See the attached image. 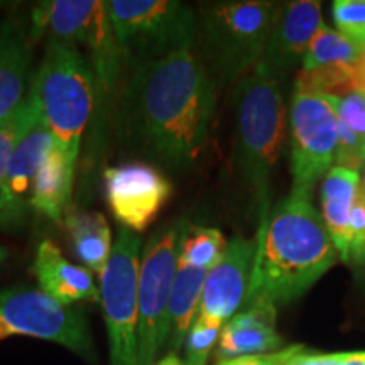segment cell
<instances>
[{
    "label": "cell",
    "instance_id": "obj_1",
    "mask_svg": "<svg viewBox=\"0 0 365 365\" xmlns=\"http://www.w3.org/2000/svg\"><path fill=\"white\" fill-rule=\"evenodd\" d=\"M217 85L193 49L129 71L115 105L117 139L127 153L168 171L198 161L215 115Z\"/></svg>",
    "mask_w": 365,
    "mask_h": 365
},
{
    "label": "cell",
    "instance_id": "obj_2",
    "mask_svg": "<svg viewBox=\"0 0 365 365\" xmlns=\"http://www.w3.org/2000/svg\"><path fill=\"white\" fill-rule=\"evenodd\" d=\"M254 239L252 276L240 309L293 303L340 259L322 213L308 196L287 195L271 208L267 222L255 230Z\"/></svg>",
    "mask_w": 365,
    "mask_h": 365
},
{
    "label": "cell",
    "instance_id": "obj_3",
    "mask_svg": "<svg viewBox=\"0 0 365 365\" xmlns=\"http://www.w3.org/2000/svg\"><path fill=\"white\" fill-rule=\"evenodd\" d=\"M235 166L252 195L257 228L271 213V180L286 129L281 78L261 61L235 88Z\"/></svg>",
    "mask_w": 365,
    "mask_h": 365
},
{
    "label": "cell",
    "instance_id": "obj_4",
    "mask_svg": "<svg viewBox=\"0 0 365 365\" xmlns=\"http://www.w3.org/2000/svg\"><path fill=\"white\" fill-rule=\"evenodd\" d=\"M276 11L266 0L210 2L196 11L200 59L215 85L240 81L262 61Z\"/></svg>",
    "mask_w": 365,
    "mask_h": 365
},
{
    "label": "cell",
    "instance_id": "obj_5",
    "mask_svg": "<svg viewBox=\"0 0 365 365\" xmlns=\"http://www.w3.org/2000/svg\"><path fill=\"white\" fill-rule=\"evenodd\" d=\"M31 95L53 132L56 149L76 168L81 139L97 102L88 59L70 44L48 39Z\"/></svg>",
    "mask_w": 365,
    "mask_h": 365
},
{
    "label": "cell",
    "instance_id": "obj_6",
    "mask_svg": "<svg viewBox=\"0 0 365 365\" xmlns=\"http://www.w3.org/2000/svg\"><path fill=\"white\" fill-rule=\"evenodd\" d=\"M31 36L70 44L88 59L97 83V100L118 97L127 68L103 0H48L31 11Z\"/></svg>",
    "mask_w": 365,
    "mask_h": 365
},
{
    "label": "cell",
    "instance_id": "obj_7",
    "mask_svg": "<svg viewBox=\"0 0 365 365\" xmlns=\"http://www.w3.org/2000/svg\"><path fill=\"white\" fill-rule=\"evenodd\" d=\"M107 9L127 71L195 48L196 11L180 0H108Z\"/></svg>",
    "mask_w": 365,
    "mask_h": 365
},
{
    "label": "cell",
    "instance_id": "obj_8",
    "mask_svg": "<svg viewBox=\"0 0 365 365\" xmlns=\"http://www.w3.org/2000/svg\"><path fill=\"white\" fill-rule=\"evenodd\" d=\"M143 240L120 227L110 261L100 276V303L110 365H139V267Z\"/></svg>",
    "mask_w": 365,
    "mask_h": 365
},
{
    "label": "cell",
    "instance_id": "obj_9",
    "mask_svg": "<svg viewBox=\"0 0 365 365\" xmlns=\"http://www.w3.org/2000/svg\"><path fill=\"white\" fill-rule=\"evenodd\" d=\"M190 223L159 227L144 244L139 267V365H153L166 349V319L178 257Z\"/></svg>",
    "mask_w": 365,
    "mask_h": 365
},
{
    "label": "cell",
    "instance_id": "obj_10",
    "mask_svg": "<svg viewBox=\"0 0 365 365\" xmlns=\"http://www.w3.org/2000/svg\"><path fill=\"white\" fill-rule=\"evenodd\" d=\"M339 112L335 95L294 90L289 107L291 193L312 198L313 188L335 166Z\"/></svg>",
    "mask_w": 365,
    "mask_h": 365
},
{
    "label": "cell",
    "instance_id": "obj_11",
    "mask_svg": "<svg viewBox=\"0 0 365 365\" xmlns=\"http://www.w3.org/2000/svg\"><path fill=\"white\" fill-rule=\"evenodd\" d=\"M11 336L53 341L88 362L97 360L90 327L81 309L58 303L39 287L0 289V340Z\"/></svg>",
    "mask_w": 365,
    "mask_h": 365
},
{
    "label": "cell",
    "instance_id": "obj_12",
    "mask_svg": "<svg viewBox=\"0 0 365 365\" xmlns=\"http://www.w3.org/2000/svg\"><path fill=\"white\" fill-rule=\"evenodd\" d=\"M103 188L113 218L135 234L154 223L173 193L171 182L163 171L144 161L107 168Z\"/></svg>",
    "mask_w": 365,
    "mask_h": 365
},
{
    "label": "cell",
    "instance_id": "obj_13",
    "mask_svg": "<svg viewBox=\"0 0 365 365\" xmlns=\"http://www.w3.org/2000/svg\"><path fill=\"white\" fill-rule=\"evenodd\" d=\"M254 257V237L245 239L237 235L228 240L220 261L207 274L198 313L200 318L223 328L228 319L240 312L247 296Z\"/></svg>",
    "mask_w": 365,
    "mask_h": 365
},
{
    "label": "cell",
    "instance_id": "obj_14",
    "mask_svg": "<svg viewBox=\"0 0 365 365\" xmlns=\"http://www.w3.org/2000/svg\"><path fill=\"white\" fill-rule=\"evenodd\" d=\"M323 24L325 21L322 2L318 0H291L277 4L262 61L279 78L301 68L309 43Z\"/></svg>",
    "mask_w": 365,
    "mask_h": 365
},
{
    "label": "cell",
    "instance_id": "obj_15",
    "mask_svg": "<svg viewBox=\"0 0 365 365\" xmlns=\"http://www.w3.org/2000/svg\"><path fill=\"white\" fill-rule=\"evenodd\" d=\"M31 21L6 17L0 22V122L12 115L33 88Z\"/></svg>",
    "mask_w": 365,
    "mask_h": 365
},
{
    "label": "cell",
    "instance_id": "obj_16",
    "mask_svg": "<svg viewBox=\"0 0 365 365\" xmlns=\"http://www.w3.org/2000/svg\"><path fill=\"white\" fill-rule=\"evenodd\" d=\"M276 317L277 308L271 304L240 309L222 328L217 344L218 360L272 354L284 349V340L276 330Z\"/></svg>",
    "mask_w": 365,
    "mask_h": 365
},
{
    "label": "cell",
    "instance_id": "obj_17",
    "mask_svg": "<svg viewBox=\"0 0 365 365\" xmlns=\"http://www.w3.org/2000/svg\"><path fill=\"white\" fill-rule=\"evenodd\" d=\"M33 274L39 289L65 307L100 299V287L95 284L91 271L71 264L65 259L58 245L49 239L39 244Z\"/></svg>",
    "mask_w": 365,
    "mask_h": 365
},
{
    "label": "cell",
    "instance_id": "obj_18",
    "mask_svg": "<svg viewBox=\"0 0 365 365\" xmlns=\"http://www.w3.org/2000/svg\"><path fill=\"white\" fill-rule=\"evenodd\" d=\"M360 190H362L360 171L333 166L323 178L322 217L344 262H350V244H352L350 213Z\"/></svg>",
    "mask_w": 365,
    "mask_h": 365
},
{
    "label": "cell",
    "instance_id": "obj_19",
    "mask_svg": "<svg viewBox=\"0 0 365 365\" xmlns=\"http://www.w3.org/2000/svg\"><path fill=\"white\" fill-rule=\"evenodd\" d=\"M207 269L190 267L178 262L166 319V350L180 354L186 336L200 313Z\"/></svg>",
    "mask_w": 365,
    "mask_h": 365
},
{
    "label": "cell",
    "instance_id": "obj_20",
    "mask_svg": "<svg viewBox=\"0 0 365 365\" xmlns=\"http://www.w3.org/2000/svg\"><path fill=\"white\" fill-rule=\"evenodd\" d=\"M76 168L59 150L49 154L31 185V207L54 223H63L70 210Z\"/></svg>",
    "mask_w": 365,
    "mask_h": 365
},
{
    "label": "cell",
    "instance_id": "obj_21",
    "mask_svg": "<svg viewBox=\"0 0 365 365\" xmlns=\"http://www.w3.org/2000/svg\"><path fill=\"white\" fill-rule=\"evenodd\" d=\"M63 223L83 267L102 276L113 249L107 218L100 212L70 208Z\"/></svg>",
    "mask_w": 365,
    "mask_h": 365
},
{
    "label": "cell",
    "instance_id": "obj_22",
    "mask_svg": "<svg viewBox=\"0 0 365 365\" xmlns=\"http://www.w3.org/2000/svg\"><path fill=\"white\" fill-rule=\"evenodd\" d=\"M54 148H56V143H54L53 132L39 113L14 150L11 161L7 164L4 182L17 196L24 195L27 188L33 185L36 173L39 171Z\"/></svg>",
    "mask_w": 365,
    "mask_h": 365
},
{
    "label": "cell",
    "instance_id": "obj_23",
    "mask_svg": "<svg viewBox=\"0 0 365 365\" xmlns=\"http://www.w3.org/2000/svg\"><path fill=\"white\" fill-rule=\"evenodd\" d=\"M362 51L364 49L355 46L352 41L346 39L339 31L323 24L318 29V33L314 34L312 43H309L307 56H304L299 70L309 71L323 66L355 65Z\"/></svg>",
    "mask_w": 365,
    "mask_h": 365
},
{
    "label": "cell",
    "instance_id": "obj_24",
    "mask_svg": "<svg viewBox=\"0 0 365 365\" xmlns=\"http://www.w3.org/2000/svg\"><path fill=\"white\" fill-rule=\"evenodd\" d=\"M228 242L218 228L193 225L188 227L181 240L178 262L190 267L210 271L225 252Z\"/></svg>",
    "mask_w": 365,
    "mask_h": 365
},
{
    "label": "cell",
    "instance_id": "obj_25",
    "mask_svg": "<svg viewBox=\"0 0 365 365\" xmlns=\"http://www.w3.org/2000/svg\"><path fill=\"white\" fill-rule=\"evenodd\" d=\"M39 113L41 110L38 103L29 91L21 107L11 117L0 122V181H4V178H6L7 164L11 161L17 144L21 143V139Z\"/></svg>",
    "mask_w": 365,
    "mask_h": 365
},
{
    "label": "cell",
    "instance_id": "obj_26",
    "mask_svg": "<svg viewBox=\"0 0 365 365\" xmlns=\"http://www.w3.org/2000/svg\"><path fill=\"white\" fill-rule=\"evenodd\" d=\"M331 16L336 31L365 49V0H335L331 4Z\"/></svg>",
    "mask_w": 365,
    "mask_h": 365
},
{
    "label": "cell",
    "instance_id": "obj_27",
    "mask_svg": "<svg viewBox=\"0 0 365 365\" xmlns=\"http://www.w3.org/2000/svg\"><path fill=\"white\" fill-rule=\"evenodd\" d=\"M222 327L196 317L185 340V365H207L213 346L220 339Z\"/></svg>",
    "mask_w": 365,
    "mask_h": 365
},
{
    "label": "cell",
    "instance_id": "obj_28",
    "mask_svg": "<svg viewBox=\"0 0 365 365\" xmlns=\"http://www.w3.org/2000/svg\"><path fill=\"white\" fill-rule=\"evenodd\" d=\"M335 97L339 127L352 132L365 145V91L350 88Z\"/></svg>",
    "mask_w": 365,
    "mask_h": 365
},
{
    "label": "cell",
    "instance_id": "obj_29",
    "mask_svg": "<svg viewBox=\"0 0 365 365\" xmlns=\"http://www.w3.org/2000/svg\"><path fill=\"white\" fill-rule=\"evenodd\" d=\"M27 203L4 181H0V230H14L24 225Z\"/></svg>",
    "mask_w": 365,
    "mask_h": 365
},
{
    "label": "cell",
    "instance_id": "obj_30",
    "mask_svg": "<svg viewBox=\"0 0 365 365\" xmlns=\"http://www.w3.org/2000/svg\"><path fill=\"white\" fill-rule=\"evenodd\" d=\"M303 350H307V346L303 344H293L272 354L245 355V357L218 360L215 365H284L287 360H291L294 355L303 352Z\"/></svg>",
    "mask_w": 365,
    "mask_h": 365
},
{
    "label": "cell",
    "instance_id": "obj_31",
    "mask_svg": "<svg viewBox=\"0 0 365 365\" xmlns=\"http://www.w3.org/2000/svg\"><path fill=\"white\" fill-rule=\"evenodd\" d=\"M344 352H333V354H318V352H303L294 355L293 359L287 360L284 365H339Z\"/></svg>",
    "mask_w": 365,
    "mask_h": 365
},
{
    "label": "cell",
    "instance_id": "obj_32",
    "mask_svg": "<svg viewBox=\"0 0 365 365\" xmlns=\"http://www.w3.org/2000/svg\"><path fill=\"white\" fill-rule=\"evenodd\" d=\"M352 88L365 91V49L362 51V54H360L359 61L355 63V76L352 81Z\"/></svg>",
    "mask_w": 365,
    "mask_h": 365
},
{
    "label": "cell",
    "instance_id": "obj_33",
    "mask_svg": "<svg viewBox=\"0 0 365 365\" xmlns=\"http://www.w3.org/2000/svg\"><path fill=\"white\" fill-rule=\"evenodd\" d=\"M339 365H365V350H352V352H344Z\"/></svg>",
    "mask_w": 365,
    "mask_h": 365
},
{
    "label": "cell",
    "instance_id": "obj_34",
    "mask_svg": "<svg viewBox=\"0 0 365 365\" xmlns=\"http://www.w3.org/2000/svg\"><path fill=\"white\" fill-rule=\"evenodd\" d=\"M153 365H185V360L180 359V355L178 354L166 352V355L159 357Z\"/></svg>",
    "mask_w": 365,
    "mask_h": 365
},
{
    "label": "cell",
    "instance_id": "obj_35",
    "mask_svg": "<svg viewBox=\"0 0 365 365\" xmlns=\"http://www.w3.org/2000/svg\"><path fill=\"white\" fill-rule=\"evenodd\" d=\"M362 190H364V195H365V180H364V182H362Z\"/></svg>",
    "mask_w": 365,
    "mask_h": 365
},
{
    "label": "cell",
    "instance_id": "obj_36",
    "mask_svg": "<svg viewBox=\"0 0 365 365\" xmlns=\"http://www.w3.org/2000/svg\"><path fill=\"white\" fill-rule=\"evenodd\" d=\"M4 6H6V2H0V7H4Z\"/></svg>",
    "mask_w": 365,
    "mask_h": 365
}]
</instances>
